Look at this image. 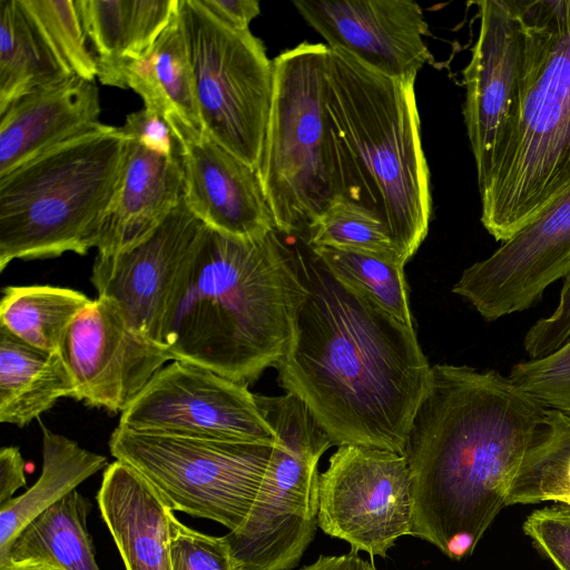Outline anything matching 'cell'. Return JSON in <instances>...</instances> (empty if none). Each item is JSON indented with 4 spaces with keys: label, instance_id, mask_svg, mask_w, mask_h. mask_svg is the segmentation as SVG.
<instances>
[{
    "label": "cell",
    "instance_id": "obj_8",
    "mask_svg": "<svg viewBox=\"0 0 570 570\" xmlns=\"http://www.w3.org/2000/svg\"><path fill=\"white\" fill-rule=\"evenodd\" d=\"M255 399L277 442L246 521L225 538L247 570H293L318 528V461L333 444L296 396Z\"/></svg>",
    "mask_w": 570,
    "mask_h": 570
},
{
    "label": "cell",
    "instance_id": "obj_20",
    "mask_svg": "<svg viewBox=\"0 0 570 570\" xmlns=\"http://www.w3.org/2000/svg\"><path fill=\"white\" fill-rule=\"evenodd\" d=\"M95 80L70 76L32 90L0 112V176L99 124Z\"/></svg>",
    "mask_w": 570,
    "mask_h": 570
},
{
    "label": "cell",
    "instance_id": "obj_19",
    "mask_svg": "<svg viewBox=\"0 0 570 570\" xmlns=\"http://www.w3.org/2000/svg\"><path fill=\"white\" fill-rule=\"evenodd\" d=\"M163 118L178 141L183 197L197 218L214 230L246 240L276 230L256 169L180 115Z\"/></svg>",
    "mask_w": 570,
    "mask_h": 570
},
{
    "label": "cell",
    "instance_id": "obj_32",
    "mask_svg": "<svg viewBox=\"0 0 570 570\" xmlns=\"http://www.w3.org/2000/svg\"><path fill=\"white\" fill-rule=\"evenodd\" d=\"M60 62L88 80L97 77L94 55L87 47L76 0H20Z\"/></svg>",
    "mask_w": 570,
    "mask_h": 570
},
{
    "label": "cell",
    "instance_id": "obj_14",
    "mask_svg": "<svg viewBox=\"0 0 570 570\" xmlns=\"http://www.w3.org/2000/svg\"><path fill=\"white\" fill-rule=\"evenodd\" d=\"M569 273L570 189L489 257L464 269L452 292L492 322L529 308Z\"/></svg>",
    "mask_w": 570,
    "mask_h": 570
},
{
    "label": "cell",
    "instance_id": "obj_35",
    "mask_svg": "<svg viewBox=\"0 0 570 570\" xmlns=\"http://www.w3.org/2000/svg\"><path fill=\"white\" fill-rule=\"evenodd\" d=\"M524 533L559 570H570V507L533 511L523 523Z\"/></svg>",
    "mask_w": 570,
    "mask_h": 570
},
{
    "label": "cell",
    "instance_id": "obj_24",
    "mask_svg": "<svg viewBox=\"0 0 570 570\" xmlns=\"http://www.w3.org/2000/svg\"><path fill=\"white\" fill-rule=\"evenodd\" d=\"M42 432V471L38 481L23 494L0 504V560L27 524L109 465L106 456L72 440L47 429Z\"/></svg>",
    "mask_w": 570,
    "mask_h": 570
},
{
    "label": "cell",
    "instance_id": "obj_4",
    "mask_svg": "<svg viewBox=\"0 0 570 570\" xmlns=\"http://www.w3.org/2000/svg\"><path fill=\"white\" fill-rule=\"evenodd\" d=\"M326 83L336 196L376 215L406 264L432 212L415 81L382 76L328 48Z\"/></svg>",
    "mask_w": 570,
    "mask_h": 570
},
{
    "label": "cell",
    "instance_id": "obj_34",
    "mask_svg": "<svg viewBox=\"0 0 570 570\" xmlns=\"http://www.w3.org/2000/svg\"><path fill=\"white\" fill-rule=\"evenodd\" d=\"M171 570H247L224 537L196 531L174 513L169 520Z\"/></svg>",
    "mask_w": 570,
    "mask_h": 570
},
{
    "label": "cell",
    "instance_id": "obj_6",
    "mask_svg": "<svg viewBox=\"0 0 570 570\" xmlns=\"http://www.w3.org/2000/svg\"><path fill=\"white\" fill-rule=\"evenodd\" d=\"M128 139L99 122L0 176V272L97 246Z\"/></svg>",
    "mask_w": 570,
    "mask_h": 570
},
{
    "label": "cell",
    "instance_id": "obj_10",
    "mask_svg": "<svg viewBox=\"0 0 570 570\" xmlns=\"http://www.w3.org/2000/svg\"><path fill=\"white\" fill-rule=\"evenodd\" d=\"M178 19L200 128L258 169L274 94V62L249 29L237 30L202 0H179Z\"/></svg>",
    "mask_w": 570,
    "mask_h": 570
},
{
    "label": "cell",
    "instance_id": "obj_16",
    "mask_svg": "<svg viewBox=\"0 0 570 570\" xmlns=\"http://www.w3.org/2000/svg\"><path fill=\"white\" fill-rule=\"evenodd\" d=\"M60 353L73 381V399L112 413L124 412L155 373L174 361L104 297L92 299L75 317Z\"/></svg>",
    "mask_w": 570,
    "mask_h": 570
},
{
    "label": "cell",
    "instance_id": "obj_2",
    "mask_svg": "<svg viewBox=\"0 0 570 570\" xmlns=\"http://www.w3.org/2000/svg\"><path fill=\"white\" fill-rule=\"evenodd\" d=\"M547 409L498 371L431 366L404 452L412 535L453 560L469 557L507 507Z\"/></svg>",
    "mask_w": 570,
    "mask_h": 570
},
{
    "label": "cell",
    "instance_id": "obj_15",
    "mask_svg": "<svg viewBox=\"0 0 570 570\" xmlns=\"http://www.w3.org/2000/svg\"><path fill=\"white\" fill-rule=\"evenodd\" d=\"M479 33L463 69V116L479 190L515 116L521 89L524 38L515 0L475 2Z\"/></svg>",
    "mask_w": 570,
    "mask_h": 570
},
{
    "label": "cell",
    "instance_id": "obj_37",
    "mask_svg": "<svg viewBox=\"0 0 570 570\" xmlns=\"http://www.w3.org/2000/svg\"><path fill=\"white\" fill-rule=\"evenodd\" d=\"M24 461L17 446H3L0 450V504L26 485Z\"/></svg>",
    "mask_w": 570,
    "mask_h": 570
},
{
    "label": "cell",
    "instance_id": "obj_26",
    "mask_svg": "<svg viewBox=\"0 0 570 570\" xmlns=\"http://www.w3.org/2000/svg\"><path fill=\"white\" fill-rule=\"evenodd\" d=\"M121 75L126 89L142 98L144 108L161 117L178 114L200 128L178 10L145 55L124 63Z\"/></svg>",
    "mask_w": 570,
    "mask_h": 570
},
{
    "label": "cell",
    "instance_id": "obj_17",
    "mask_svg": "<svg viewBox=\"0 0 570 570\" xmlns=\"http://www.w3.org/2000/svg\"><path fill=\"white\" fill-rule=\"evenodd\" d=\"M121 129L129 139L119 185L96 246L102 255L144 242L184 195L179 145L166 120L144 108L128 115Z\"/></svg>",
    "mask_w": 570,
    "mask_h": 570
},
{
    "label": "cell",
    "instance_id": "obj_40",
    "mask_svg": "<svg viewBox=\"0 0 570 570\" xmlns=\"http://www.w3.org/2000/svg\"><path fill=\"white\" fill-rule=\"evenodd\" d=\"M564 286H566L568 293L570 294V273L564 278Z\"/></svg>",
    "mask_w": 570,
    "mask_h": 570
},
{
    "label": "cell",
    "instance_id": "obj_30",
    "mask_svg": "<svg viewBox=\"0 0 570 570\" xmlns=\"http://www.w3.org/2000/svg\"><path fill=\"white\" fill-rule=\"evenodd\" d=\"M312 248L341 283L399 322L413 326L404 263L393 257L363 252L332 247Z\"/></svg>",
    "mask_w": 570,
    "mask_h": 570
},
{
    "label": "cell",
    "instance_id": "obj_3",
    "mask_svg": "<svg viewBox=\"0 0 570 570\" xmlns=\"http://www.w3.org/2000/svg\"><path fill=\"white\" fill-rule=\"evenodd\" d=\"M301 291L277 230L246 240L207 227L179 277L164 347L247 386L282 358Z\"/></svg>",
    "mask_w": 570,
    "mask_h": 570
},
{
    "label": "cell",
    "instance_id": "obj_27",
    "mask_svg": "<svg viewBox=\"0 0 570 570\" xmlns=\"http://www.w3.org/2000/svg\"><path fill=\"white\" fill-rule=\"evenodd\" d=\"M70 76L20 0H0V112L19 97Z\"/></svg>",
    "mask_w": 570,
    "mask_h": 570
},
{
    "label": "cell",
    "instance_id": "obj_22",
    "mask_svg": "<svg viewBox=\"0 0 570 570\" xmlns=\"http://www.w3.org/2000/svg\"><path fill=\"white\" fill-rule=\"evenodd\" d=\"M97 78L126 89L121 69L145 55L178 10L179 0H76Z\"/></svg>",
    "mask_w": 570,
    "mask_h": 570
},
{
    "label": "cell",
    "instance_id": "obj_7",
    "mask_svg": "<svg viewBox=\"0 0 570 570\" xmlns=\"http://www.w3.org/2000/svg\"><path fill=\"white\" fill-rule=\"evenodd\" d=\"M324 43L302 42L274 60V94L258 175L275 228L305 237L337 197L326 128Z\"/></svg>",
    "mask_w": 570,
    "mask_h": 570
},
{
    "label": "cell",
    "instance_id": "obj_38",
    "mask_svg": "<svg viewBox=\"0 0 570 570\" xmlns=\"http://www.w3.org/2000/svg\"><path fill=\"white\" fill-rule=\"evenodd\" d=\"M301 570H376V568L357 553L350 551L343 556L322 554Z\"/></svg>",
    "mask_w": 570,
    "mask_h": 570
},
{
    "label": "cell",
    "instance_id": "obj_29",
    "mask_svg": "<svg viewBox=\"0 0 570 570\" xmlns=\"http://www.w3.org/2000/svg\"><path fill=\"white\" fill-rule=\"evenodd\" d=\"M546 501L570 507V414L549 409L512 481L507 505Z\"/></svg>",
    "mask_w": 570,
    "mask_h": 570
},
{
    "label": "cell",
    "instance_id": "obj_23",
    "mask_svg": "<svg viewBox=\"0 0 570 570\" xmlns=\"http://www.w3.org/2000/svg\"><path fill=\"white\" fill-rule=\"evenodd\" d=\"M75 396V385L59 352H46L0 326V422L19 428Z\"/></svg>",
    "mask_w": 570,
    "mask_h": 570
},
{
    "label": "cell",
    "instance_id": "obj_36",
    "mask_svg": "<svg viewBox=\"0 0 570 570\" xmlns=\"http://www.w3.org/2000/svg\"><path fill=\"white\" fill-rule=\"evenodd\" d=\"M216 17L237 30H248L249 23L259 14L256 0H202Z\"/></svg>",
    "mask_w": 570,
    "mask_h": 570
},
{
    "label": "cell",
    "instance_id": "obj_5",
    "mask_svg": "<svg viewBox=\"0 0 570 570\" xmlns=\"http://www.w3.org/2000/svg\"><path fill=\"white\" fill-rule=\"evenodd\" d=\"M523 66L515 116L479 190L481 223L504 242L570 189V0H515Z\"/></svg>",
    "mask_w": 570,
    "mask_h": 570
},
{
    "label": "cell",
    "instance_id": "obj_31",
    "mask_svg": "<svg viewBox=\"0 0 570 570\" xmlns=\"http://www.w3.org/2000/svg\"><path fill=\"white\" fill-rule=\"evenodd\" d=\"M305 238L312 247L370 253L404 263L383 222L368 209L343 197H336L330 204Z\"/></svg>",
    "mask_w": 570,
    "mask_h": 570
},
{
    "label": "cell",
    "instance_id": "obj_11",
    "mask_svg": "<svg viewBox=\"0 0 570 570\" xmlns=\"http://www.w3.org/2000/svg\"><path fill=\"white\" fill-rule=\"evenodd\" d=\"M318 528L346 541L351 551L387 556L412 535L413 495L403 454L362 445H341L320 474Z\"/></svg>",
    "mask_w": 570,
    "mask_h": 570
},
{
    "label": "cell",
    "instance_id": "obj_39",
    "mask_svg": "<svg viewBox=\"0 0 570 570\" xmlns=\"http://www.w3.org/2000/svg\"><path fill=\"white\" fill-rule=\"evenodd\" d=\"M0 570H61L59 568L42 563H17L6 561L0 563Z\"/></svg>",
    "mask_w": 570,
    "mask_h": 570
},
{
    "label": "cell",
    "instance_id": "obj_1",
    "mask_svg": "<svg viewBox=\"0 0 570 570\" xmlns=\"http://www.w3.org/2000/svg\"><path fill=\"white\" fill-rule=\"evenodd\" d=\"M302 291L276 365L333 445L403 454L431 366L414 327L341 283L303 236L292 244Z\"/></svg>",
    "mask_w": 570,
    "mask_h": 570
},
{
    "label": "cell",
    "instance_id": "obj_9",
    "mask_svg": "<svg viewBox=\"0 0 570 570\" xmlns=\"http://www.w3.org/2000/svg\"><path fill=\"white\" fill-rule=\"evenodd\" d=\"M276 442L140 432L118 425L108 445L111 455L139 473L173 511L235 531L252 510Z\"/></svg>",
    "mask_w": 570,
    "mask_h": 570
},
{
    "label": "cell",
    "instance_id": "obj_25",
    "mask_svg": "<svg viewBox=\"0 0 570 570\" xmlns=\"http://www.w3.org/2000/svg\"><path fill=\"white\" fill-rule=\"evenodd\" d=\"M90 502L77 490L40 513L11 543L0 563H42L61 570H100L87 527Z\"/></svg>",
    "mask_w": 570,
    "mask_h": 570
},
{
    "label": "cell",
    "instance_id": "obj_33",
    "mask_svg": "<svg viewBox=\"0 0 570 570\" xmlns=\"http://www.w3.org/2000/svg\"><path fill=\"white\" fill-rule=\"evenodd\" d=\"M509 379L546 409L570 414V338L546 356L514 364Z\"/></svg>",
    "mask_w": 570,
    "mask_h": 570
},
{
    "label": "cell",
    "instance_id": "obj_18",
    "mask_svg": "<svg viewBox=\"0 0 570 570\" xmlns=\"http://www.w3.org/2000/svg\"><path fill=\"white\" fill-rule=\"evenodd\" d=\"M328 48L382 76L415 81L431 60L422 8L409 0H294Z\"/></svg>",
    "mask_w": 570,
    "mask_h": 570
},
{
    "label": "cell",
    "instance_id": "obj_21",
    "mask_svg": "<svg viewBox=\"0 0 570 570\" xmlns=\"http://www.w3.org/2000/svg\"><path fill=\"white\" fill-rule=\"evenodd\" d=\"M97 502L126 570H171L174 511L139 473L121 461L110 463Z\"/></svg>",
    "mask_w": 570,
    "mask_h": 570
},
{
    "label": "cell",
    "instance_id": "obj_13",
    "mask_svg": "<svg viewBox=\"0 0 570 570\" xmlns=\"http://www.w3.org/2000/svg\"><path fill=\"white\" fill-rule=\"evenodd\" d=\"M206 228L183 197L144 242L117 254H97L90 281L98 297L111 301L131 328L164 347L179 277Z\"/></svg>",
    "mask_w": 570,
    "mask_h": 570
},
{
    "label": "cell",
    "instance_id": "obj_28",
    "mask_svg": "<svg viewBox=\"0 0 570 570\" xmlns=\"http://www.w3.org/2000/svg\"><path fill=\"white\" fill-rule=\"evenodd\" d=\"M91 301L67 287L7 286L0 302V326L31 346L59 352L68 327Z\"/></svg>",
    "mask_w": 570,
    "mask_h": 570
},
{
    "label": "cell",
    "instance_id": "obj_12",
    "mask_svg": "<svg viewBox=\"0 0 570 570\" xmlns=\"http://www.w3.org/2000/svg\"><path fill=\"white\" fill-rule=\"evenodd\" d=\"M118 425L220 440L277 439L247 386L177 360L155 373L121 412Z\"/></svg>",
    "mask_w": 570,
    "mask_h": 570
}]
</instances>
